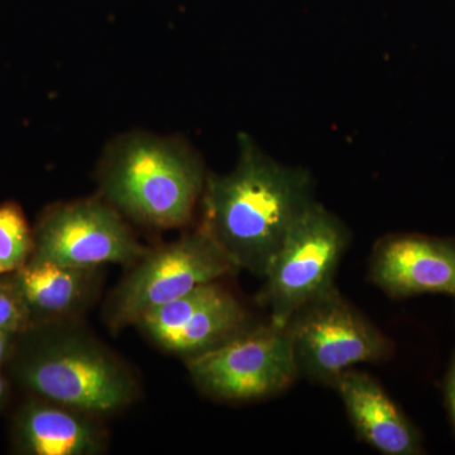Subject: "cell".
<instances>
[{"label": "cell", "mask_w": 455, "mask_h": 455, "mask_svg": "<svg viewBox=\"0 0 455 455\" xmlns=\"http://www.w3.org/2000/svg\"><path fill=\"white\" fill-rule=\"evenodd\" d=\"M311 202L313 179L307 171L277 163L242 133L235 169L206 178L202 227L236 268L263 277Z\"/></svg>", "instance_id": "cell-1"}, {"label": "cell", "mask_w": 455, "mask_h": 455, "mask_svg": "<svg viewBox=\"0 0 455 455\" xmlns=\"http://www.w3.org/2000/svg\"><path fill=\"white\" fill-rule=\"evenodd\" d=\"M206 178L202 160L187 143L140 132L114 140L99 169L103 199L154 229L190 223Z\"/></svg>", "instance_id": "cell-2"}, {"label": "cell", "mask_w": 455, "mask_h": 455, "mask_svg": "<svg viewBox=\"0 0 455 455\" xmlns=\"http://www.w3.org/2000/svg\"><path fill=\"white\" fill-rule=\"evenodd\" d=\"M22 379L49 403L89 415L119 411L136 395L130 371L98 341L77 331L51 338L26 362Z\"/></svg>", "instance_id": "cell-3"}, {"label": "cell", "mask_w": 455, "mask_h": 455, "mask_svg": "<svg viewBox=\"0 0 455 455\" xmlns=\"http://www.w3.org/2000/svg\"><path fill=\"white\" fill-rule=\"evenodd\" d=\"M349 232L343 221L315 200L290 228L263 278L259 304L269 322L286 326L293 314L335 286Z\"/></svg>", "instance_id": "cell-4"}, {"label": "cell", "mask_w": 455, "mask_h": 455, "mask_svg": "<svg viewBox=\"0 0 455 455\" xmlns=\"http://www.w3.org/2000/svg\"><path fill=\"white\" fill-rule=\"evenodd\" d=\"M286 329L300 377L329 387L358 364L379 363L394 355V341L337 286L296 311Z\"/></svg>", "instance_id": "cell-5"}, {"label": "cell", "mask_w": 455, "mask_h": 455, "mask_svg": "<svg viewBox=\"0 0 455 455\" xmlns=\"http://www.w3.org/2000/svg\"><path fill=\"white\" fill-rule=\"evenodd\" d=\"M233 260L203 227L146 252L110 300L109 324L122 329L202 284L232 276Z\"/></svg>", "instance_id": "cell-6"}, {"label": "cell", "mask_w": 455, "mask_h": 455, "mask_svg": "<svg viewBox=\"0 0 455 455\" xmlns=\"http://www.w3.org/2000/svg\"><path fill=\"white\" fill-rule=\"evenodd\" d=\"M206 396L247 403L277 396L300 377L286 326H251L217 348L187 359Z\"/></svg>", "instance_id": "cell-7"}, {"label": "cell", "mask_w": 455, "mask_h": 455, "mask_svg": "<svg viewBox=\"0 0 455 455\" xmlns=\"http://www.w3.org/2000/svg\"><path fill=\"white\" fill-rule=\"evenodd\" d=\"M146 253L121 212L104 199L53 206L35 235L32 259L82 268L134 265Z\"/></svg>", "instance_id": "cell-8"}, {"label": "cell", "mask_w": 455, "mask_h": 455, "mask_svg": "<svg viewBox=\"0 0 455 455\" xmlns=\"http://www.w3.org/2000/svg\"><path fill=\"white\" fill-rule=\"evenodd\" d=\"M161 348L193 358L251 328L250 313L220 281L202 284L136 323Z\"/></svg>", "instance_id": "cell-9"}, {"label": "cell", "mask_w": 455, "mask_h": 455, "mask_svg": "<svg viewBox=\"0 0 455 455\" xmlns=\"http://www.w3.org/2000/svg\"><path fill=\"white\" fill-rule=\"evenodd\" d=\"M368 278L396 300L424 293L455 298V241L414 233L383 236L371 254Z\"/></svg>", "instance_id": "cell-10"}, {"label": "cell", "mask_w": 455, "mask_h": 455, "mask_svg": "<svg viewBox=\"0 0 455 455\" xmlns=\"http://www.w3.org/2000/svg\"><path fill=\"white\" fill-rule=\"evenodd\" d=\"M362 442L385 455L424 453L423 436L374 377L362 371L341 373L333 387Z\"/></svg>", "instance_id": "cell-11"}, {"label": "cell", "mask_w": 455, "mask_h": 455, "mask_svg": "<svg viewBox=\"0 0 455 455\" xmlns=\"http://www.w3.org/2000/svg\"><path fill=\"white\" fill-rule=\"evenodd\" d=\"M13 281L29 316L62 319L89 304L99 281V268L73 267L29 259L16 269Z\"/></svg>", "instance_id": "cell-12"}, {"label": "cell", "mask_w": 455, "mask_h": 455, "mask_svg": "<svg viewBox=\"0 0 455 455\" xmlns=\"http://www.w3.org/2000/svg\"><path fill=\"white\" fill-rule=\"evenodd\" d=\"M89 416L53 403H29L18 418V439L33 455L99 454L106 439Z\"/></svg>", "instance_id": "cell-13"}, {"label": "cell", "mask_w": 455, "mask_h": 455, "mask_svg": "<svg viewBox=\"0 0 455 455\" xmlns=\"http://www.w3.org/2000/svg\"><path fill=\"white\" fill-rule=\"evenodd\" d=\"M35 248L22 209L17 204L0 206V274L22 267Z\"/></svg>", "instance_id": "cell-14"}, {"label": "cell", "mask_w": 455, "mask_h": 455, "mask_svg": "<svg viewBox=\"0 0 455 455\" xmlns=\"http://www.w3.org/2000/svg\"><path fill=\"white\" fill-rule=\"evenodd\" d=\"M29 317L28 309L13 278L8 283H0V331L17 333Z\"/></svg>", "instance_id": "cell-15"}, {"label": "cell", "mask_w": 455, "mask_h": 455, "mask_svg": "<svg viewBox=\"0 0 455 455\" xmlns=\"http://www.w3.org/2000/svg\"><path fill=\"white\" fill-rule=\"evenodd\" d=\"M445 406L455 434V349L444 379Z\"/></svg>", "instance_id": "cell-16"}, {"label": "cell", "mask_w": 455, "mask_h": 455, "mask_svg": "<svg viewBox=\"0 0 455 455\" xmlns=\"http://www.w3.org/2000/svg\"><path fill=\"white\" fill-rule=\"evenodd\" d=\"M12 337H13V333L0 331V364H2L5 357H7Z\"/></svg>", "instance_id": "cell-17"}, {"label": "cell", "mask_w": 455, "mask_h": 455, "mask_svg": "<svg viewBox=\"0 0 455 455\" xmlns=\"http://www.w3.org/2000/svg\"><path fill=\"white\" fill-rule=\"evenodd\" d=\"M5 395V383L4 379H3L2 374H0V403H2L3 398H4Z\"/></svg>", "instance_id": "cell-18"}, {"label": "cell", "mask_w": 455, "mask_h": 455, "mask_svg": "<svg viewBox=\"0 0 455 455\" xmlns=\"http://www.w3.org/2000/svg\"><path fill=\"white\" fill-rule=\"evenodd\" d=\"M0 275H2V274H0Z\"/></svg>", "instance_id": "cell-19"}]
</instances>
